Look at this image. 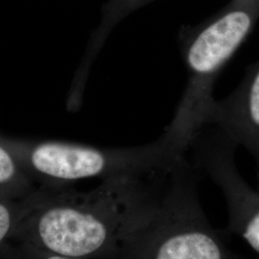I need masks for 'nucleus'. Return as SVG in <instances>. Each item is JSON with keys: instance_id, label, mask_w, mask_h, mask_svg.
I'll return each mask as SVG.
<instances>
[{"instance_id": "nucleus-4", "label": "nucleus", "mask_w": 259, "mask_h": 259, "mask_svg": "<svg viewBox=\"0 0 259 259\" xmlns=\"http://www.w3.org/2000/svg\"><path fill=\"white\" fill-rule=\"evenodd\" d=\"M258 17L259 0H235L215 19L181 33L187 82L167 130L191 142L204 127L214 101L216 78L249 37Z\"/></svg>"}, {"instance_id": "nucleus-8", "label": "nucleus", "mask_w": 259, "mask_h": 259, "mask_svg": "<svg viewBox=\"0 0 259 259\" xmlns=\"http://www.w3.org/2000/svg\"><path fill=\"white\" fill-rule=\"evenodd\" d=\"M32 194L19 201L0 200V247L12 239L21 218L32 204Z\"/></svg>"}, {"instance_id": "nucleus-1", "label": "nucleus", "mask_w": 259, "mask_h": 259, "mask_svg": "<svg viewBox=\"0 0 259 259\" xmlns=\"http://www.w3.org/2000/svg\"><path fill=\"white\" fill-rule=\"evenodd\" d=\"M170 171L104 180L85 192L37 185L11 240L74 258L116 259L130 234L156 210Z\"/></svg>"}, {"instance_id": "nucleus-9", "label": "nucleus", "mask_w": 259, "mask_h": 259, "mask_svg": "<svg viewBox=\"0 0 259 259\" xmlns=\"http://www.w3.org/2000/svg\"><path fill=\"white\" fill-rule=\"evenodd\" d=\"M0 259H79L65 256L46 250H39L22 244L10 240L0 247Z\"/></svg>"}, {"instance_id": "nucleus-7", "label": "nucleus", "mask_w": 259, "mask_h": 259, "mask_svg": "<svg viewBox=\"0 0 259 259\" xmlns=\"http://www.w3.org/2000/svg\"><path fill=\"white\" fill-rule=\"evenodd\" d=\"M37 187L7 143L6 138L0 136V200L25 199Z\"/></svg>"}, {"instance_id": "nucleus-10", "label": "nucleus", "mask_w": 259, "mask_h": 259, "mask_svg": "<svg viewBox=\"0 0 259 259\" xmlns=\"http://www.w3.org/2000/svg\"><path fill=\"white\" fill-rule=\"evenodd\" d=\"M145 0H121V13L126 11V10L131 9L134 6H139Z\"/></svg>"}, {"instance_id": "nucleus-5", "label": "nucleus", "mask_w": 259, "mask_h": 259, "mask_svg": "<svg viewBox=\"0 0 259 259\" xmlns=\"http://www.w3.org/2000/svg\"><path fill=\"white\" fill-rule=\"evenodd\" d=\"M238 145L222 130L204 125L192 139L187 157L197 171L222 191L228 208V231L259 254V192L241 176L235 163Z\"/></svg>"}, {"instance_id": "nucleus-2", "label": "nucleus", "mask_w": 259, "mask_h": 259, "mask_svg": "<svg viewBox=\"0 0 259 259\" xmlns=\"http://www.w3.org/2000/svg\"><path fill=\"white\" fill-rule=\"evenodd\" d=\"M29 176L38 185L65 186L80 181L151 176L170 171L190 142L164 130L155 141L134 147L103 148L59 140L6 138Z\"/></svg>"}, {"instance_id": "nucleus-6", "label": "nucleus", "mask_w": 259, "mask_h": 259, "mask_svg": "<svg viewBox=\"0 0 259 259\" xmlns=\"http://www.w3.org/2000/svg\"><path fill=\"white\" fill-rule=\"evenodd\" d=\"M205 125L222 130L254 157L259 152V61L251 65L239 87L222 100L214 99Z\"/></svg>"}, {"instance_id": "nucleus-3", "label": "nucleus", "mask_w": 259, "mask_h": 259, "mask_svg": "<svg viewBox=\"0 0 259 259\" xmlns=\"http://www.w3.org/2000/svg\"><path fill=\"white\" fill-rule=\"evenodd\" d=\"M198 174L185 154L156 210L130 234L116 259H230L201 205Z\"/></svg>"}, {"instance_id": "nucleus-11", "label": "nucleus", "mask_w": 259, "mask_h": 259, "mask_svg": "<svg viewBox=\"0 0 259 259\" xmlns=\"http://www.w3.org/2000/svg\"><path fill=\"white\" fill-rule=\"evenodd\" d=\"M254 157H255V159H256V161H257V164H258L259 167V152L257 153L256 156H254Z\"/></svg>"}]
</instances>
